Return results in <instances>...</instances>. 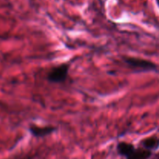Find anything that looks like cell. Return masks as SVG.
<instances>
[{
	"instance_id": "8992f818",
	"label": "cell",
	"mask_w": 159,
	"mask_h": 159,
	"mask_svg": "<svg viewBox=\"0 0 159 159\" xmlns=\"http://www.w3.org/2000/svg\"><path fill=\"white\" fill-rule=\"evenodd\" d=\"M158 159H159V154L158 155Z\"/></svg>"
},
{
	"instance_id": "5b68a950",
	"label": "cell",
	"mask_w": 159,
	"mask_h": 159,
	"mask_svg": "<svg viewBox=\"0 0 159 159\" xmlns=\"http://www.w3.org/2000/svg\"><path fill=\"white\" fill-rule=\"evenodd\" d=\"M141 147L153 151L159 148V138L157 137H149L140 142Z\"/></svg>"
},
{
	"instance_id": "3957f363",
	"label": "cell",
	"mask_w": 159,
	"mask_h": 159,
	"mask_svg": "<svg viewBox=\"0 0 159 159\" xmlns=\"http://www.w3.org/2000/svg\"><path fill=\"white\" fill-rule=\"evenodd\" d=\"M71 64L64 62L52 67L46 75V80L51 84H62L67 80Z\"/></svg>"
},
{
	"instance_id": "6da1fadb",
	"label": "cell",
	"mask_w": 159,
	"mask_h": 159,
	"mask_svg": "<svg viewBox=\"0 0 159 159\" xmlns=\"http://www.w3.org/2000/svg\"><path fill=\"white\" fill-rule=\"evenodd\" d=\"M118 154L126 159H149L152 155V151L141 147H135L131 143L120 141L116 145Z\"/></svg>"
},
{
	"instance_id": "7a4b0ae2",
	"label": "cell",
	"mask_w": 159,
	"mask_h": 159,
	"mask_svg": "<svg viewBox=\"0 0 159 159\" xmlns=\"http://www.w3.org/2000/svg\"><path fill=\"white\" fill-rule=\"evenodd\" d=\"M122 61L126 66L134 73H159V66L155 62L148 59L133 56H123Z\"/></svg>"
},
{
	"instance_id": "277c9868",
	"label": "cell",
	"mask_w": 159,
	"mask_h": 159,
	"mask_svg": "<svg viewBox=\"0 0 159 159\" xmlns=\"http://www.w3.org/2000/svg\"><path fill=\"white\" fill-rule=\"evenodd\" d=\"M30 133L36 138H43L48 136L51 135L57 130V128L54 126H40L37 125L31 124L28 127Z\"/></svg>"
}]
</instances>
